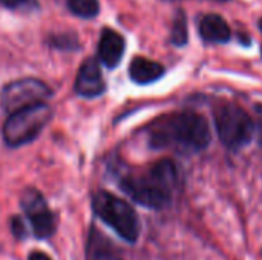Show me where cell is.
Here are the masks:
<instances>
[{"label": "cell", "mask_w": 262, "mask_h": 260, "mask_svg": "<svg viewBox=\"0 0 262 260\" xmlns=\"http://www.w3.org/2000/svg\"><path fill=\"white\" fill-rule=\"evenodd\" d=\"M210 143V129L206 118L196 112H180L157 123L150 132L155 149L177 147L184 152L204 150Z\"/></svg>", "instance_id": "1"}, {"label": "cell", "mask_w": 262, "mask_h": 260, "mask_svg": "<svg viewBox=\"0 0 262 260\" xmlns=\"http://www.w3.org/2000/svg\"><path fill=\"white\" fill-rule=\"evenodd\" d=\"M178 182L177 166L170 159L157 162L146 176L124 178L121 190L137 204L147 208H163L170 202L172 192Z\"/></svg>", "instance_id": "2"}, {"label": "cell", "mask_w": 262, "mask_h": 260, "mask_svg": "<svg viewBox=\"0 0 262 260\" xmlns=\"http://www.w3.org/2000/svg\"><path fill=\"white\" fill-rule=\"evenodd\" d=\"M92 208L121 239L130 244L137 242L140 236V221L135 210L126 201L107 192H100L92 201Z\"/></svg>", "instance_id": "3"}, {"label": "cell", "mask_w": 262, "mask_h": 260, "mask_svg": "<svg viewBox=\"0 0 262 260\" xmlns=\"http://www.w3.org/2000/svg\"><path fill=\"white\" fill-rule=\"evenodd\" d=\"M51 118L52 109L46 103H37L11 113L3 126L5 143L11 147H18L34 141Z\"/></svg>", "instance_id": "4"}, {"label": "cell", "mask_w": 262, "mask_h": 260, "mask_svg": "<svg viewBox=\"0 0 262 260\" xmlns=\"http://www.w3.org/2000/svg\"><path fill=\"white\" fill-rule=\"evenodd\" d=\"M215 124L221 143L230 150H239L253 136V121L249 113L232 103L221 104L215 110Z\"/></svg>", "instance_id": "5"}, {"label": "cell", "mask_w": 262, "mask_h": 260, "mask_svg": "<svg viewBox=\"0 0 262 260\" xmlns=\"http://www.w3.org/2000/svg\"><path fill=\"white\" fill-rule=\"evenodd\" d=\"M51 95L52 90L46 83L37 78H21L5 86L0 95V101L6 112L14 113L28 106L45 103V100H48Z\"/></svg>", "instance_id": "6"}, {"label": "cell", "mask_w": 262, "mask_h": 260, "mask_svg": "<svg viewBox=\"0 0 262 260\" xmlns=\"http://www.w3.org/2000/svg\"><path fill=\"white\" fill-rule=\"evenodd\" d=\"M21 208L26 213L37 238L45 239L55 231V216L48 208L45 198L38 190L28 188L21 195Z\"/></svg>", "instance_id": "7"}, {"label": "cell", "mask_w": 262, "mask_h": 260, "mask_svg": "<svg viewBox=\"0 0 262 260\" xmlns=\"http://www.w3.org/2000/svg\"><path fill=\"white\" fill-rule=\"evenodd\" d=\"M74 89L80 97L84 98H95L104 92L106 84L101 75L100 64L95 58H88L81 64L78 75L75 78Z\"/></svg>", "instance_id": "8"}, {"label": "cell", "mask_w": 262, "mask_h": 260, "mask_svg": "<svg viewBox=\"0 0 262 260\" xmlns=\"http://www.w3.org/2000/svg\"><path fill=\"white\" fill-rule=\"evenodd\" d=\"M124 54V38L114 29H103L98 43L100 61L107 67H115L121 61Z\"/></svg>", "instance_id": "9"}, {"label": "cell", "mask_w": 262, "mask_h": 260, "mask_svg": "<svg viewBox=\"0 0 262 260\" xmlns=\"http://www.w3.org/2000/svg\"><path fill=\"white\" fill-rule=\"evenodd\" d=\"M200 35L210 43H227L232 31L227 21L218 14H207L200 21Z\"/></svg>", "instance_id": "10"}, {"label": "cell", "mask_w": 262, "mask_h": 260, "mask_svg": "<svg viewBox=\"0 0 262 260\" xmlns=\"http://www.w3.org/2000/svg\"><path fill=\"white\" fill-rule=\"evenodd\" d=\"M163 74H164V67L160 63L152 61L144 57L134 58L129 66V75L138 84L154 83V81L160 80L163 77Z\"/></svg>", "instance_id": "11"}, {"label": "cell", "mask_w": 262, "mask_h": 260, "mask_svg": "<svg viewBox=\"0 0 262 260\" xmlns=\"http://www.w3.org/2000/svg\"><path fill=\"white\" fill-rule=\"evenodd\" d=\"M68 8L77 17L92 18L98 14L100 3L98 0H68Z\"/></svg>", "instance_id": "12"}, {"label": "cell", "mask_w": 262, "mask_h": 260, "mask_svg": "<svg viewBox=\"0 0 262 260\" xmlns=\"http://www.w3.org/2000/svg\"><path fill=\"white\" fill-rule=\"evenodd\" d=\"M170 41L177 46H183L187 43V21L183 11H178L172 25V34Z\"/></svg>", "instance_id": "13"}, {"label": "cell", "mask_w": 262, "mask_h": 260, "mask_svg": "<svg viewBox=\"0 0 262 260\" xmlns=\"http://www.w3.org/2000/svg\"><path fill=\"white\" fill-rule=\"evenodd\" d=\"M0 5L11 9H18V8H26L29 5H35V0H0Z\"/></svg>", "instance_id": "14"}, {"label": "cell", "mask_w": 262, "mask_h": 260, "mask_svg": "<svg viewBox=\"0 0 262 260\" xmlns=\"http://www.w3.org/2000/svg\"><path fill=\"white\" fill-rule=\"evenodd\" d=\"M11 230H12V233H14L17 238H23V236H26L25 225H23V222H21V219H20V218H12V221H11Z\"/></svg>", "instance_id": "15"}, {"label": "cell", "mask_w": 262, "mask_h": 260, "mask_svg": "<svg viewBox=\"0 0 262 260\" xmlns=\"http://www.w3.org/2000/svg\"><path fill=\"white\" fill-rule=\"evenodd\" d=\"M52 41H54V44H55L57 48H69L66 43H69L71 46H74V43H75V37H66V35H61V37H58V38H54Z\"/></svg>", "instance_id": "16"}, {"label": "cell", "mask_w": 262, "mask_h": 260, "mask_svg": "<svg viewBox=\"0 0 262 260\" xmlns=\"http://www.w3.org/2000/svg\"><path fill=\"white\" fill-rule=\"evenodd\" d=\"M28 260H51V257L46 256V254L41 253V251H32V253L29 254Z\"/></svg>", "instance_id": "17"}, {"label": "cell", "mask_w": 262, "mask_h": 260, "mask_svg": "<svg viewBox=\"0 0 262 260\" xmlns=\"http://www.w3.org/2000/svg\"><path fill=\"white\" fill-rule=\"evenodd\" d=\"M94 260H120L117 256L114 254H109V253H101V254H97Z\"/></svg>", "instance_id": "18"}, {"label": "cell", "mask_w": 262, "mask_h": 260, "mask_svg": "<svg viewBox=\"0 0 262 260\" xmlns=\"http://www.w3.org/2000/svg\"><path fill=\"white\" fill-rule=\"evenodd\" d=\"M258 110H259V112H258V115H259V118H261V143H262V106L258 107Z\"/></svg>", "instance_id": "19"}, {"label": "cell", "mask_w": 262, "mask_h": 260, "mask_svg": "<svg viewBox=\"0 0 262 260\" xmlns=\"http://www.w3.org/2000/svg\"><path fill=\"white\" fill-rule=\"evenodd\" d=\"M259 29H261V31H262V18H261V20H259Z\"/></svg>", "instance_id": "20"}, {"label": "cell", "mask_w": 262, "mask_h": 260, "mask_svg": "<svg viewBox=\"0 0 262 260\" xmlns=\"http://www.w3.org/2000/svg\"><path fill=\"white\" fill-rule=\"evenodd\" d=\"M216 2H227V0H216Z\"/></svg>", "instance_id": "21"}, {"label": "cell", "mask_w": 262, "mask_h": 260, "mask_svg": "<svg viewBox=\"0 0 262 260\" xmlns=\"http://www.w3.org/2000/svg\"><path fill=\"white\" fill-rule=\"evenodd\" d=\"M169 2H173V0H169Z\"/></svg>", "instance_id": "22"}]
</instances>
